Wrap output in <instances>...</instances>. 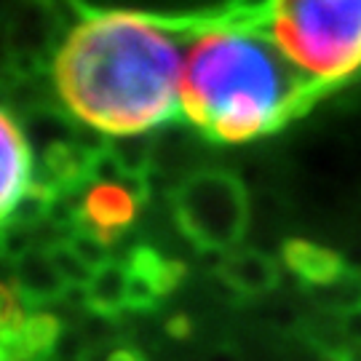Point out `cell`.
Segmentation results:
<instances>
[{
    "label": "cell",
    "mask_w": 361,
    "mask_h": 361,
    "mask_svg": "<svg viewBox=\"0 0 361 361\" xmlns=\"http://www.w3.org/2000/svg\"><path fill=\"white\" fill-rule=\"evenodd\" d=\"M185 38L180 16L86 11L56 49L54 86L83 126L147 134L180 113Z\"/></svg>",
    "instance_id": "obj_1"
},
{
    "label": "cell",
    "mask_w": 361,
    "mask_h": 361,
    "mask_svg": "<svg viewBox=\"0 0 361 361\" xmlns=\"http://www.w3.org/2000/svg\"><path fill=\"white\" fill-rule=\"evenodd\" d=\"M252 22L255 6H228L182 19L190 38L180 116L214 142H246L281 129L324 91Z\"/></svg>",
    "instance_id": "obj_2"
},
{
    "label": "cell",
    "mask_w": 361,
    "mask_h": 361,
    "mask_svg": "<svg viewBox=\"0 0 361 361\" xmlns=\"http://www.w3.org/2000/svg\"><path fill=\"white\" fill-rule=\"evenodd\" d=\"M255 27L322 89L361 70V0L262 3Z\"/></svg>",
    "instance_id": "obj_3"
},
{
    "label": "cell",
    "mask_w": 361,
    "mask_h": 361,
    "mask_svg": "<svg viewBox=\"0 0 361 361\" xmlns=\"http://www.w3.org/2000/svg\"><path fill=\"white\" fill-rule=\"evenodd\" d=\"M171 209L182 235L201 252H225L235 246L249 225V198L231 171H195L174 188Z\"/></svg>",
    "instance_id": "obj_4"
},
{
    "label": "cell",
    "mask_w": 361,
    "mask_h": 361,
    "mask_svg": "<svg viewBox=\"0 0 361 361\" xmlns=\"http://www.w3.org/2000/svg\"><path fill=\"white\" fill-rule=\"evenodd\" d=\"M137 207L140 201L123 185H91L83 195L75 231L91 233L107 246L116 244L137 217Z\"/></svg>",
    "instance_id": "obj_5"
},
{
    "label": "cell",
    "mask_w": 361,
    "mask_h": 361,
    "mask_svg": "<svg viewBox=\"0 0 361 361\" xmlns=\"http://www.w3.org/2000/svg\"><path fill=\"white\" fill-rule=\"evenodd\" d=\"M0 131H3V188H0V212L3 222L8 219L13 207L32 182V155L25 131L13 123L11 113L6 110L0 118Z\"/></svg>",
    "instance_id": "obj_6"
},
{
    "label": "cell",
    "mask_w": 361,
    "mask_h": 361,
    "mask_svg": "<svg viewBox=\"0 0 361 361\" xmlns=\"http://www.w3.org/2000/svg\"><path fill=\"white\" fill-rule=\"evenodd\" d=\"M217 273L233 292L244 297L268 295L279 286V265L273 262V257L262 255L257 249L228 252Z\"/></svg>",
    "instance_id": "obj_7"
},
{
    "label": "cell",
    "mask_w": 361,
    "mask_h": 361,
    "mask_svg": "<svg viewBox=\"0 0 361 361\" xmlns=\"http://www.w3.org/2000/svg\"><path fill=\"white\" fill-rule=\"evenodd\" d=\"M281 257L286 268L295 273L302 284L308 286H326L335 284L337 279H343L348 273L345 259L337 255L335 249H326L305 238H289L281 246Z\"/></svg>",
    "instance_id": "obj_8"
},
{
    "label": "cell",
    "mask_w": 361,
    "mask_h": 361,
    "mask_svg": "<svg viewBox=\"0 0 361 361\" xmlns=\"http://www.w3.org/2000/svg\"><path fill=\"white\" fill-rule=\"evenodd\" d=\"M13 289L27 305H40V302H54L62 300L67 292L65 279L54 268L51 255L43 249H32L30 255L16 262V273H13Z\"/></svg>",
    "instance_id": "obj_9"
},
{
    "label": "cell",
    "mask_w": 361,
    "mask_h": 361,
    "mask_svg": "<svg viewBox=\"0 0 361 361\" xmlns=\"http://www.w3.org/2000/svg\"><path fill=\"white\" fill-rule=\"evenodd\" d=\"M89 310L97 319L116 322L126 310V289H129V268L123 262H110L91 276L89 281Z\"/></svg>",
    "instance_id": "obj_10"
},
{
    "label": "cell",
    "mask_w": 361,
    "mask_h": 361,
    "mask_svg": "<svg viewBox=\"0 0 361 361\" xmlns=\"http://www.w3.org/2000/svg\"><path fill=\"white\" fill-rule=\"evenodd\" d=\"M56 195L59 193H56L54 188H49V185H43V182H38V180H32L30 188L25 190V195L19 198V204H16L13 212L8 214L6 225H19V228H27V231L43 225V222L49 219V212H51V204L56 201Z\"/></svg>",
    "instance_id": "obj_11"
},
{
    "label": "cell",
    "mask_w": 361,
    "mask_h": 361,
    "mask_svg": "<svg viewBox=\"0 0 361 361\" xmlns=\"http://www.w3.org/2000/svg\"><path fill=\"white\" fill-rule=\"evenodd\" d=\"M62 322L54 316V313H30L25 329H22V337H25V345L30 350V356L35 361L49 359L56 353V345L62 340Z\"/></svg>",
    "instance_id": "obj_12"
},
{
    "label": "cell",
    "mask_w": 361,
    "mask_h": 361,
    "mask_svg": "<svg viewBox=\"0 0 361 361\" xmlns=\"http://www.w3.org/2000/svg\"><path fill=\"white\" fill-rule=\"evenodd\" d=\"M110 153L116 155L123 174L147 177L150 161H153V145L150 134H129V137H110Z\"/></svg>",
    "instance_id": "obj_13"
},
{
    "label": "cell",
    "mask_w": 361,
    "mask_h": 361,
    "mask_svg": "<svg viewBox=\"0 0 361 361\" xmlns=\"http://www.w3.org/2000/svg\"><path fill=\"white\" fill-rule=\"evenodd\" d=\"M27 134L32 137L35 145H43V153L54 147V145H62V142H75V134L78 129H73V123L67 121L65 116H59L56 110H49L43 107L40 113L27 121Z\"/></svg>",
    "instance_id": "obj_14"
},
{
    "label": "cell",
    "mask_w": 361,
    "mask_h": 361,
    "mask_svg": "<svg viewBox=\"0 0 361 361\" xmlns=\"http://www.w3.org/2000/svg\"><path fill=\"white\" fill-rule=\"evenodd\" d=\"M67 244H70V249L75 252L78 257H80V262H83L91 273H97L99 268H104V265L113 262V257H110V246L104 244V241H99L97 235H91V233L75 231L73 235H70Z\"/></svg>",
    "instance_id": "obj_15"
},
{
    "label": "cell",
    "mask_w": 361,
    "mask_h": 361,
    "mask_svg": "<svg viewBox=\"0 0 361 361\" xmlns=\"http://www.w3.org/2000/svg\"><path fill=\"white\" fill-rule=\"evenodd\" d=\"M49 255H51L54 268L59 271V276L65 279L67 286H89V281H91V276H94V273H91L89 268L80 262V257H78L75 252L70 249V244L54 246Z\"/></svg>",
    "instance_id": "obj_16"
},
{
    "label": "cell",
    "mask_w": 361,
    "mask_h": 361,
    "mask_svg": "<svg viewBox=\"0 0 361 361\" xmlns=\"http://www.w3.org/2000/svg\"><path fill=\"white\" fill-rule=\"evenodd\" d=\"M0 302H3V310H0V329L3 332H22L27 324V302L19 297V292L13 289V284H3L0 289Z\"/></svg>",
    "instance_id": "obj_17"
},
{
    "label": "cell",
    "mask_w": 361,
    "mask_h": 361,
    "mask_svg": "<svg viewBox=\"0 0 361 361\" xmlns=\"http://www.w3.org/2000/svg\"><path fill=\"white\" fill-rule=\"evenodd\" d=\"M161 302V297L155 292V286L142 279V276H134L129 273V289H126V308L137 310V313H147V310H155Z\"/></svg>",
    "instance_id": "obj_18"
},
{
    "label": "cell",
    "mask_w": 361,
    "mask_h": 361,
    "mask_svg": "<svg viewBox=\"0 0 361 361\" xmlns=\"http://www.w3.org/2000/svg\"><path fill=\"white\" fill-rule=\"evenodd\" d=\"M126 268H129V273H134V276H142V279H147L150 284H153V279L158 276V271H161V265H164V257L155 252L153 246H134L129 252V259L123 262Z\"/></svg>",
    "instance_id": "obj_19"
},
{
    "label": "cell",
    "mask_w": 361,
    "mask_h": 361,
    "mask_svg": "<svg viewBox=\"0 0 361 361\" xmlns=\"http://www.w3.org/2000/svg\"><path fill=\"white\" fill-rule=\"evenodd\" d=\"M185 276H188V265H185V262H180V259H164L161 271H158V276L153 279V286H155V292H158V297L171 295V292L185 281Z\"/></svg>",
    "instance_id": "obj_20"
},
{
    "label": "cell",
    "mask_w": 361,
    "mask_h": 361,
    "mask_svg": "<svg viewBox=\"0 0 361 361\" xmlns=\"http://www.w3.org/2000/svg\"><path fill=\"white\" fill-rule=\"evenodd\" d=\"M337 329H340V340H345V345H361V308L343 313Z\"/></svg>",
    "instance_id": "obj_21"
},
{
    "label": "cell",
    "mask_w": 361,
    "mask_h": 361,
    "mask_svg": "<svg viewBox=\"0 0 361 361\" xmlns=\"http://www.w3.org/2000/svg\"><path fill=\"white\" fill-rule=\"evenodd\" d=\"M166 335L174 337V340H188L193 335V322L185 316V313H177L166 322Z\"/></svg>",
    "instance_id": "obj_22"
},
{
    "label": "cell",
    "mask_w": 361,
    "mask_h": 361,
    "mask_svg": "<svg viewBox=\"0 0 361 361\" xmlns=\"http://www.w3.org/2000/svg\"><path fill=\"white\" fill-rule=\"evenodd\" d=\"M102 361H147V359H145L142 350L131 348V345H116Z\"/></svg>",
    "instance_id": "obj_23"
},
{
    "label": "cell",
    "mask_w": 361,
    "mask_h": 361,
    "mask_svg": "<svg viewBox=\"0 0 361 361\" xmlns=\"http://www.w3.org/2000/svg\"><path fill=\"white\" fill-rule=\"evenodd\" d=\"M204 361H235V353L231 348H214Z\"/></svg>",
    "instance_id": "obj_24"
},
{
    "label": "cell",
    "mask_w": 361,
    "mask_h": 361,
    "mask_svg": "<svg viewBox=\"0 0 361 361\" xmlns=\"http://www.w3.org/2000/svg\"><path fill=\"white\" fill-rule=\"evenodd\" d=\"M40 361H62V359H56V356H49V359H40Z\"/></svg>",
    "instance_id": "obj_25"
}]
</instances>
